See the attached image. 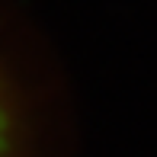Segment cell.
<instances>
[{
    "instance_id": "cell-1",
    "label": "cell",
    "mask_w": 157,
    "mask_h": 157,
    "mask_svg": "<svg viewBox=\"0 0 157 157\" xmlns=\"http://www.w3.org/2000/svg\"><path fill=\"white\" fill-rule=\"evenodd\" d=\"M0 157H16V132H13V112L6 93L0 87Z\"/></svg>"
}]
</instances>
